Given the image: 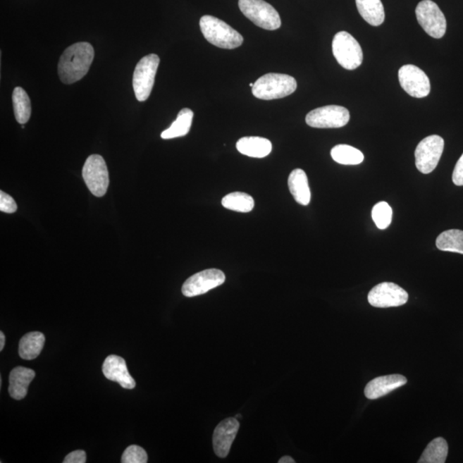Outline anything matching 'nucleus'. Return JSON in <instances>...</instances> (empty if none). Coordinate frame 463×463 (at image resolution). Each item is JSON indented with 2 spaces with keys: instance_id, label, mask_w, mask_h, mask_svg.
Listing matches in <instances>:
<instances>
[{
  "instance_id": "f257e3e1",
  "label": "nucleus",
  "mask_w": 463,
  "mask_h": 463,
  "mask_svg": "<svg viewBox=\"0 0 463 463\" xmlns=\"http://www.w3.org/2000/svg\"><path fill=\"white\" fill-rule=\"evenodd\" d=\"M94 57V47L88 42H78L67 47L58 65V77L63 84L73 85L85 77Z\"/></svg>"
},
{
  "instance_id": "f03ea898",
  "label": "nucleus",
  "mask_w": 463,
  "mask_h": 463,
  "mask_svg": "<svg viewBox=\"0 0 463 463\" xmlns=\"http://www.w3.org/2000/svg\"><path fill=\"white\" fill-rule=\"evenodd\" d=\"M204 37L212 45L220 49H235L242 45L244 38L238 31L219 18L206 15L200 19Z\"/></svg>"
},
{
  "instance_id": "7ed1b4c3",
  "label": "nucleus",
  "mask_w": 463,
  "mask_h": 463,
  "mask_svg": "<svg viewBox=\"0 0 463 463\" xmlns=\"http://www.w3.org/2000/svg\"><path fill=\"white\" fill-rule=\"evenodd\" d=\"M252 89L256 98L271 101L290 96L297 89V82L290 75L268 73L257 79Z\"/></svg>"
},
{
  "instance_id": "20e7f679",
  "label": "nucleus",
  "mask_w": 463,
  "mask_h": 463,
  "mask_svg": "<svg viewBox=\"0 0 463 463\" xmlns=\"http://www.w3.org/2000/svg\"><path fill=\"white\" fill-rule=\"evenodd\" d=\"M160 58L156 54H149L140 59L133 73L132 85L138 101H145L152 94Z\"/></svg>"
},
{
  "instance_id": "39448f33",
  "label": "nucleus",
  "mask_w": 463,
  "mask_h": 463,
  "mask_svg": "<svg viewBox=\"0 0 463 463\" xmlns=\"http://www.w3.org/2000/svg\"><path fill=\"white\" fill-rule=\"evenodd\" d=\"M239 7L245 17L262 29L276 30L282 25L279 13L264 0H239Z\"/></svg>"
},
{
  "instance_id": "423d86ee",
  "label": "nucleus",
  "mask_w": 463,
  "mask_h": 463,
  "mask_svg": "<svg viewBox=\"0 0 463 463\" xmlns=\"http://www.w3.org/2000/svg\"><path fill=\"white\" fill-rule=\"evenodd\" d=\"M332 50L338 64L347 70H355L362 66L363 51L359 42L346 31L336 34L332 42Z\"/></svg>"
},
{
  "instance_id": "0eeeda50",
  "label": "nucleus",
  "mask_w": 463,
  "mask_h": 463,
  "mask_svg": "<svg viewBox=\"0 0 463 463\" xmlns=\"http://www.w3.org/2000/svg\"><path fill=\"white\" fill-rule=\"evenodd\" d=\"M82 178L94 196H104L109 185V170L104 158L100 154H91L82 168Z\"/></svg>"
},
{
  "instance_id": "6e6552de",
  "label": "nucleus",
  "mask_w": 463,
  "mask_h": 463,
  "mask_svg": "<svg viewBox=\"0 0 463 463\" xmlns=\"http://www.w3.org/2000/svg\"><path fill=\"white\" fill-rule=\"evenodd\" d=\"M415 13L419 25L426 34L435 39L444 37L447 29L446 18L436 3L431 0H423L418 4Z\"/></svg>"
},
{
  "instance_id": "1a4fd4ad",
  "label": "nucleus",
  "mask_w": 463,
  "mask_h": 463,
  "mask_svg": "<svg viewBox=\"0 0 463 463\" xmlns=\"http://www.w3.org/2000/svg\"><path fill=\"white\" fill-rule=\"evenodd\" d=\"M445 141L438 135L424 138L415 149V165L419 172L428 174L437 168L444 152Z\"/></svg>"
},
{
  "instance_id": "9d476101",
  "label": "nucleus",
  "mask_w": 463,
  "mask_h": 463,
  "mask_svg": "<svg viewBox=\"0 0 463 463\" xmlns=\"http://www.w3.org/2000/svg\"><path fill=\"white\" fill-rule=\"evenodd\" d=\"M350 120V111L342 106H326L311 111L306 117L309 126L314 128H341Z\"/></svg>"
},
{
  "instance_id": "9b49d317",
  "label": "nucleus",
  "mask_w": 463,
  "mask_h": 463,
  "mask_svg": "<svg viewBox=\"0 0 463 463\" xmlns=\"http://www.w3.org/2000/svg\"><path fill=\"white\" fill-rule=\"evenodd\" d=\"M226 276L217 268H209L192 276L182 286V294L185 297H195L206 294L225 283Z\"/></svg>"
},
{
  "instance_id": "f8f14e48",
  "label": "nucleus",
  "mask_w": 463,
  "mask_h": 463,
  "mask_svg": "<svg viewBox=\"0 0 463 463\" xmlns=\"http://www.w3.org/2000/svg\"><path fill=\"white\" fill-rule=\"evenodd\" d=\"M409 300V294L397 284L383 283L375 286L368 295V302L378 308L403 306Z\"/></svg>"
},
{
  "instance_id": "ddd939ff",
  "label": "nucleus",
  "mask_w": 463,
  "mask_h": 463,
  "mask_svg": "<svg viewBox=\"0 0 463 463\" xmlns=\"http://www.w3.org/2000/svg\"><path fill=\"white\" fill-rule=\"evenodd\" d=\"M402 88L412 97L424 98L430 94L428 77L421 69L414 65L403 66L398 73Z\"/></svg>"
},
{
  "instance_id": "4468645a",
  "label": "nucleus",
  "mask_w": 463,
  "mask_h": 463,
  "mask_svg": "<svg viewBox=\"0 0 463 463\" xmlns=\"http://www.w3.org/2000/svg\"><path fill=\"white\" fill-rule=\"evenodd\" d=\"M240 429L236 418H228L221 421L213 434V447L217 457H228L231 446Z\"/></svg>"
},
{
  "instance_id": "2eb2a0df",
  "label": "nucleus",
  "mask_w": 463,
  "mask_h": 463,
  "mask_svg": "<svg viewBox=\"0 0 463 463\" xmlns=\"http://www.w3.org/2000/svg\"><path fill=\"white\" fill-rule=\"evenodd\" d=\"M102 373L105 377L116 382L126 390L136 387L135 380L130 376L124 359L117 355H109L102 366Z\"/></svg>"
},
{
  "instance_id": "dca6fc26",
  "label": "nucleus",
  "mask_w": 463,
  "mask_h": 463,
  "mask_svg": "<svg viewBox=\"0 0 463 463\" xmlns=\"http://www.w3.org/2000/svg\"><path fill=\"white\" fill-rule=\"evenodd\" d=\"M407 382L405 376L393 374L376 378L367 383L365 388V395L370 400L378 399L393 393L399 387L405 385Z\"/></svg>"
},
{
  "instance_id": "f3484780",
  "label": "nucleus",
  "mask_w": 463,
  "mask_h": 463,
  "mask_svg": "<svg viewBox=\"0 0 463 463\" xmlns=\"http://www.w3.org/2000/svg\"><path fill=\"white\" fill-rule=\"evenodd\" d=\"M35 377V371L30 368L18 366L11 371L9 394L15 400L25 398L30 383Z\"/></svg>"
},
{
  "instance_id": "a211bd4d",
  "label": "nucleus",
  "mask_w": 463,
  "mask_h": 463,
  "mask_svg": "<svg viewBox=\"0 0 463 463\" xmlns=\"http://www.w3.org/2000/svg\"><path fill=\"white\" fill-rule=\"evenodd\" d=\"M236 148L245 156L253 158H264L272 152L271 142L260 137H245L237 142Z\"/></svg>"
},
{
  "instance_id": "6ab92c4d",
  "label": "nucleus",
  "mask_w": 463,
  "mask_h": 463,
  "mask_svg": "<svg viewBox=\"0 0 463 463\" xmlns=\"http://www.w3.org/2000/svg\"><path fill=\"white\" fill-rule=\"evenodd\" d=\"M288 188L297 203L307 206L311 202V190L309 187L308 178L304 170H292L288 177Z\"/></svg>"
},
{
  "instance_id": "aec40b11",
  "label": "nucleus",
  "mask_w": 463,
  "mask_h": 463,
  "mask_svg": "<svg viewBox=\"0 0 463 463\" xmlns=\"http://www.w3.org/2000/svg\"><path fill=\"white\" fill-rule=\"evenodd\" d=\"M360 16L373 26H380L385 19L381 0H355Z\"/></svg>"
},
{
  "instance_id": "412c9836",
  "label": "nucleus",
  "mask_w": 463,
  "mask_h": 463,
  "mask_svg": "<svg viewBox=\"0 0 463 463\" xmlns=\"http://www.w3.org/2000/svg\"><path fill=\"white\" fill-rule=\"evenodd\" d=\"M46 338L41 332H30L20 340L19 355L23 359H34L42 353Z\"/></svg>"
},
{
  "instance_id": "4be33fe9",
  "label": "nucleus",
  "mask_w": 463,
  "mask_h": 463,
  "mask_svg": "<svg viewBox=\"0 0 463 463\" xmlns=\"http://www.w3.org/2000/svg\"><path fill=\"white\" fill-rule=\"evenodd\" d=\"M194 113L190 109H183L178 114L177 118L171 126L161 134L163 140H173L187 136L191 130Z\"/></svg>"
},
{
  "instance_id": "5701e85b",
  "label": "nucleus",
  "mask_w": 463,
  "mask_h": 463,
  "mask_svg": "<svg viewBox=\"0 0 463 463\" xmlns=\"http://www.w3.org/2000/svg\"><path fill=\"white\" fill-rule=\"evenodd\" d=\"M449 447L445 438H437L429 443L422 453L419 463H445L448 456Z\"/></svg>"
},
{
  "instance_id": "b1692460",
  "label": "nucleus",
  "mask_w": 463,
  "mask_h": 463,
  "mask_svg": "<svg viewBox=\"0 0 463 463\" xmlns=\"http://www.w3.org/2000/svg\"><path fill=\"white\" fill-rule=\"evenodd\" d=\"M13 103L16 120L19 124L25 125L30 121L31 116V102L26 91L17 87L13 93Z\"/></svg>"
},
{
  "instance_id": "393cba45",
  "label": "nucleus",
  "mask_w": 463,
  "mask_h": 463,
  "mask_svg": "<svg viewBox=\"0 0 463 463\" xmlns=\"http://www.w3.org/2000/svg\"><path fill=\"white\" fill-rule=\"evenodd\" d=\"M436 245L440 251L463 254V231L450 229L443 232L437 238Z\"/></svg>"
},
{
  "instance_id": "a878e982",
  "label": "nucleus",
  "mask_w": 463,
  "mask_h": 463,
  "mask_svg": "<svg viewBox=\"0 0 463 463\" xmlns=\"http://www.w3.org/2000/svg\"><path fill=\"white\" fill-rule=\"evenodd\" d=\"M223 207L230 211L248 213L254 208L255 202L253 197L245 192H233L225 196L221 200Z\"/></svg>"
},
{
  "instance_id": "bb28decb",
  "label": "nucleus",
  "mask_w": 463,
  "mask_h": 463,
  "mask_svg": "<svg viewBox=\"0 0 463 463\" xmlns=\"http://www.w3.org/2000/svg\"><path fill=\"white\" fill-rule=\"evenodd\" d=\"M331 154L332 159L342 165H359L365 158L360 150L347 144L335 146L331 149Z\"/></svg>"
},
{
  "instance_id": "cd10ccee",
  "label": "nucleus",
  "mask_w": 463,
  "mask_h": 463,
  "mask_svg": "<svg viewBox=\"0 0 463 463\" xmlns=\"http://www.w3.org/2000/svg\"><path fill=\"white\" fill-rule=\"evenodd\" d=\"M371 217L379 229H386L393 221V209L386 202H380L375 204Z\"/></svg>"
},
{
  "instance_id": "c85d7f7f",
  "label": "nucleus",
  "mask_w": 463,
  "mask_h": 463,
  "mask_svg": "<svg viewBox=\"0 0 463 463\" xmlns=\"http://www.w3.org/2000/svg\"><path fill=\"white\" fill-rule=\"evenodd\" d=\"M148 462V455L140 446L130 445L122 455L123 463H146Z\"/></svg>"
},
{
  "instance_id": "c756f323",
  "label": "nucleus",
  "mask_w": 463,
  "mask_h": 463,
  "mask_svg": "<svg viewBox=\"0 0 463 463\" xmlns=\"http://www.w3.org/2000/svg\"><path fill=\"white\" fill-rule=\"evenodd\" d=\"M18 205L13 197L8 195L3 191L0 192V211L2 212L13 214L17 211Z\"/></svg>"
},
{
  "instance_id": "7c9ffc66",
  "label": "nucleus",
  "mask_w": 463,
  "mask_h": 463,
  "mask_svg": "<svg viewBox=\"0 0 463 463\" xmlns=\"http://www.w3.org/2000/svg\"><path fill=\"white\" fill-rule=\"evenodd\" d=\"M452 180L453 183L458 187H462L463 185V154L460 157V159L458 160L456 167H455L454 172L452 174Z\"/></svg>"
},
{
  "instance_id": "2f4dec72",
  "label": "nucleus",
  "mask_w": 463,
  "mask_h": 463,
  "mask_svg": "<svg viewBox=\"0 0 463 463\" xmlns=\"http://www.w3.org/2000/svg\"><path fill=\"white\" fill-rule=\"evenodd\" d=\"M86 453L84 450H75L67 455L64 463H85Z\"/></svg>"
},
{
  "instance_id": "473e14b6",
  "label": "nucleus",
  "mask_w": 463,
  "mask_h": 463,
  "mask_svg": "<svg viewBox=\"0 0 463 463\" xmlns=\"http://www.w3.org/2000/svg\"><path fill=\"white\" fill-rule=\"evenodd\" d=\"M278 462L279 463H295V461L291 457L285 456V457L280 458V460L278 461Z\"/></svg>"
},
{
  "instance_id": "72a5a7b5",
  "label": "nucleus",
  "mask_w": 463,
  "mask_h": 463,
  "mask_svg": "<svg viewBox=\"0 0 463 463\" xmlns=\"http://www.w3.org/2000/svg\"><path fill=\"white\" fill-rule=\"evenodd\" d=\"M6 343V336L4 335L3 332H0V351L4 350Z\"/></svg>"
},
{
  "instance_id": "f704fd0d",
  "label": "nucleus",
  "mask_w": 463,
  "mask_h": 463,
  "mask_svg": "<svg viewBox=\"0 0 463 463\" xmlns=\"http://www.w3.org/2000/svg\"><path fill=\"white\" fill-rule=\"evenodd\" d=\"M236 418H241V414H237Z\"/></svg>"
},
{
  "instance_id": "c9c22d12",
  "label": "nucleus",
  "mask_w": 463,
  "mask_h": 463,
  "mask_svg": "<svg viewBox=\"0 0 463 463\" xmlns=\"http://www.w3.org/2000/svg\"><path fill=\"white\" fill-rule=\"evenodd\" d=\"M253 86H254V84H250L251 88H252Z\"/></svg>"
}]
</instances>
